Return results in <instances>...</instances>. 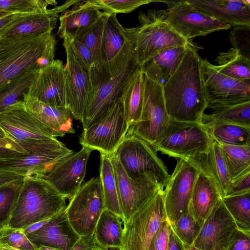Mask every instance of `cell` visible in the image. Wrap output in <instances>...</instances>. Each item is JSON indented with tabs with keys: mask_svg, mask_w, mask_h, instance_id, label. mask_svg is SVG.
I'll list each match as a JSON object with an SVG mask.
<instances>
[{
	"mask_svg": "<svg viewBox=\"0 0 250 250\" xmlns=\"http://www.w3.org/2000/svg\"><path fill=\"white\" fill-rule=\"evenodd\" d=\"M202 60L191 42L179 67L163 86L170 120L202 124L208 103L204 88Z\"/></svg>",
	"mask_w": 250,
	"mask_h": 250,
	"instance_id": "6da1fadb",
	"label": "cell"
},
{
	"mask_svg": "<svg viewBox=\"0 0 250 250\" xmlns=\"http://www.w3.org/2000/svg\"><path fill=\"white\" fill-rule=\"evenodd\" d=\"M57 42L52 33L18 39L0 38V89L21 74L39 71L52 63Z\"/></svg>",
	"mask_w": 250,
	"mask_h": 250,
	"instance_id": "7a4b0ae2",
	"label": "cell"
},
{
	"mask_svg": "<svg viewBox=\"0 0 250 250\" xmlns=\"http://www.w3.org/2000/svg\"><path fill=\"white\" fill-rule=\"evenodd\" d=\"M135 55L133 44L126 38L119 53L103 65L102 77L92 91L90 103L81 122L83 129L98 121L121 96L126 80L140 67Z\"/></svg>",
	"mask_w": 250,
	"mask_h": 250,
	"instance_id": "3957f363",
	"label": "cell"
},
{
	"mask_svg": "<svg viewBox=\"0 0 250 250\" xmlns=\"http://www.w3.org/2000/svg\"><path fill=\"white\" fill-rule=\"evenodd\" d=\"M66 198L45 178L25 177L6 227L24 229L64 209Z\"/></svg>",
	"mask_w": 250,
	"mask_h": 250,
	"instance_id": "277c9868",
	"label": "cell"
},
{
	"mask_svg": "<svg viewBox=\"0 0 250 250\" xmlns=\"http://www.w3.org/2000/svg\"><path fill=\"white\" fill-rule=\"evenodd\" d=\"M163 2L167 5V9H150L143 14L149 20L167 23L188 40L231 27L198 10L188 0Z\"/></svg>",
	"mask_w": 250,
	"mask_h": 250,
	"instance_id": "5b68a950",
	"label": "cell"
},
{
	"mask_svg": "<svg viewBox=\"0 0 250 250\" xmlns=\"http://www.w3.org/2000/svg\"><path fill=\"white\" fill-rule=\"evenodd\" d=\"M139 26L124 27L125 37L134 45L135 58L140 67L161 52L172 47L184 46L190 41L176 33L167 23L149 20L140 12Z\"/></svg>",
	"mask_w": 250,
	"mask_h": 250,
	"instance_id": "8992f818",
	"label": "cell"
},
{
	"mask_svg": "<svg viewBox=\"0 0 250 250\" xmlns=\"http://www.w3.org/2000/svg\"><path fill=\"white\" fill-rule=\"evenodd\" d=\"M128 128L121 96L95 123L83 129L80 144L101 154L112 155L125 137Z\"/></svg>",
	"mask_w": 250,
	"mask_h": 250,
	"instance_id": "52a82bcc",
	"label": "cell"
},
{
	"mask_svg": "<svg viewBox=\"0 0 250 250\" xmlns=\"http://www.w3.org/2000/svg\"><path fill=\"white\" fill-rule=\"evenodd\" d=\"M212 142L203 123L170 120L154 149L170 157L185 159L206 151Z\"/></svg>",
	"mask_w": 250,
	"mask_h": 250,
	"instance_id": "ba28073f",
	"label": "cell"
},
{
	"mask_svg": "<svg viewBox=\"0 0 250 250\" xmlns=\"http://www.w3.org/2000/svg\"><path fill=\"white\" fill-rule=\"evenodd\" d=\"M163 189L159 190L126 223H124L120 250H148L160 225L167 219Z\"/></svg>",
	"mask_w": 250,
	"mask_h": 250,
	"instance_id": "9c48e42d",
	"label": "cell"
},
{
	"mask_svg": "<svg viewBox=\"0 0 250 250\" xmlns=\"http://www.w3.org/2000/svg\"><path fill=\"white\" fill-rule=\"evenodd\" d=\"M169 121L163 87L144 74V99L141 118L137 123L128 128L126 134L139 137L154 148Z\"/></svg>",
	"mask_w": 250,
	"mask_h": 250,
	"instance_id": "30bf717a",
	"label": "cell"
},
{
	"mask_svg": "<svg viewBox=\"0 0 250 250\" xmlns=\"http://www.w3.org/2000/svg\"><path fill=\"white\" fill-rule=\"evenodd\" d=\"M113 155L129 177L152 173L165 186L169 177L167 167L154 148L139 137L126 134Z\"/></svg>",
	"mask_w": 250,
	"mask_h": 250,
	"instance_id": "8fae6325",
	"label": "cell"
},
{
	"mask_svg": "<svg viewBox=\"0 0 250 250\" xmlns=\"http://www.w3.org/2000/svg\"><path fill=\"white\" fill-rule=\"evenodd\" d=\"M105 208L100 176L81 186L69 201L65 212L70 224L80 236L93 235L97 221Z\"/></svg>",
	"mask_w": 250,
	"mask_h": 250,
	"instance_id": "7c38bea8",
	"label": "cell"
},
{
	"mask_svg": "<svg viewBox=\"0 0 250 250\" xmlns=\"http://www.w3.org/2000/svg\"><path fill=\"white\" fill-rule=\"evenodd\" d=\"M110 157L117 185L123 222L125 223L164 187L152 173H143L134 178L129 177L117 159L113 154Z\"/></svg>",
	"mask_w": 250,
	"mask_h": 250,
	"instance_id": "4fadbf2b",
	"label": "cell"
},
{
	"mask_svg": "<svg viewBox=\"0 0 250 250\" xmlns=\"http://www.w3.org/2000/svg\"><path fill=\"white\" fill-rule=\"evenodd\" d=\"M177 159V164L163 189L167 220L172 224L188 209L198 168L184 159Z\"/></svg>",
	"mask_w": 250,
	"mask_h": 250,
	"instance_id": "5bb4252c",
	"label": "cell"
},
{
	"mask_svg": "<svg viewBox=\"0 0 250 250\" xmlns=\"http://www.w3.org/2000/svg\"><path fill=\"white\" fill-rule=\"evenodd\" d=\"M202 75L208 105L250 101V84L220 73L207 59L202 60Z\"/></svg>",
	"mask_w": 250,
	"mask_h": 250,
	"instance_id": "9a60e30c",
	"label": "cell"
},
{
	"mask_svg": "<svg viewBox=\"0 0 250 250\" xmlns=\"http://www.w3.org/2000/svg\"><path fill=\"white\" fill-rule=\"evenodd\" d=\"M63 40L66 56L64 68L67 106L73 118L82 122L92 96L90 78L75 56L68 39L64 37Z\"/></svg>",
	"mask_w": 250,
	"mask_h": 250,
	"instance_id": "2e32d148",
	"label": "cell"
},
{
	"mask_svg": "<svg viewBox=\"0 0 250 250\" xmlns=\"http://www.w3.org/2000/svg\"><path fill=\"white\" fill-rule=\"evenodd\" d=\"M238 230L220 199L202 225L192 246L202 250H227Z\"/></svg>",
	"mask_w": 250,
	"mask_h": 250,
	"instance_id": "e0dca14e",
	"label": "cell"
},
{
	"mask_svg": "<svg viewBox=\"0 0 250 250\" xmlns=\"http://www.w3.org/2000/svg\"><path fill=\"white\" fill-rule=\"evenodd\" d=\"M0 126L18 143L56 138L51 131L18 102L0 112Z\"/></svg>",
	"mask_w": 250,
	"mask_h": 250,
	"instance_id": "ac0fdd59",
	"label": "cell"
},
{
	"mask_svg": "<svg viewBox=\"0 0 250 250\" xmlns=\"http://www.w3.org/2000/svg\"><path fill=\"white\" fill-rule=\"evenodd\" d=\"M62 143L59 145L23 153L0 163V170L12 171L25 177L45 178L60 161L73 154Z\"/></svg>",
	"mask_w": 250,
	"mask_h": 250,
	"instance_id": "d6986e66",
	"label": "cell"
},
{
	"mask_svg": "<svg viewBox=\"0 0 250 250\" xmlns=\"http://www.w3.org/2000/svg\"><path fill=\"white\" fill-rule=\"evenodd\" d=\"M92 151L83 146L79 151L59 162L44 178L70 201L82 186L87 163Z\"/></svg>",
	"mask_w": 250,
	"mask_h": 250,
	"instance_id": "ffe728a7",
	"label": "cell"
},
{
	"mask_svg": "<svg viewBox=\"0 0 250 250\" xmlns=\"http://www.w3.org/2000/svg\"><path fill=\"white\" fill-rule=\"evenodd\" d=\"M27 95L53 106L68 108L62 61L55 60L39 70Z\"/></svg>",
	"mask_w": 250,
	"mask_h": 250,
	"instance_id": "44dd1931",
	"label": "cell"
},
{
	"mask_svg": "<svg viewBox=\"0 0 250 250\" xmlns=\"http://www.w3.org/2000/svg\"><path fill=\"white\" fill-rule=\"evenodd\" d=\"M77 1L67 0L61 5L48 9L44 12L22 14L0 30V38L18 39L51 33L56 27L59 14L67 10Z\"/></svg>",
	"mask_w": 250,
	"mask_h": 250,
	"instance_id": "7402d4cb",
	"label": "cell"
},
{
	"mask_svg": "<svg viewBox=\"0 0 250 250\" xmlns=\"http://www.w3.org/2000/svg\"><path fill=\"white\" fill-rule=\"evenodd\" d=\"M37 248L44 246L70 250L80 239L67 217L65 208L50 217L37 230L26 235Z\"/></svg>",
	"mask_w": 250,
	"mask_h": 250,
	"instance_id": "603a6c76",
	"label": "cell"
},
{
	"mask_svg": "<svg viewBox=\"0 0 250 250\" xmlns=\"http://www.w3.org/2000/svg\"><path fill=\"white\" fill-rule=\"evenodd\" d=\"M195 8L229 26H250L249 0H188Z\"/></svg>",
	"mask_w": 250,
	"mask_h": 250,
	"instance_id": "cb8c5ba5",
	"label": "cell"
},
{
	"mask_svg": "<svg viewBox=\"0 0 250 250\" xmlns=\"http://www.w3.org/2000/svg\"><path fill=\"white\" fill-rule=\"evenodd\" d=\"M102 13L92 0H77L70 9L59 17L57 35L62 39L65 37L76 38L89 29Z\"/></svg>",
	"mask_w": 250,
	"mask_h": 250,
	"instance_id": "d4e9b609",
	"label": "cell"
},
{
	"mask_svg": "<svg viewBox=\"0 0 250 250\" xmlns=\"http://www.w3.org/2000/svg\"><path fill=\"white\" fill-rule=\"evenodd\" d=\"M23 102L27 110L47 126L55 138L75 132L72 124L73 116L68 108L53 106L27 94Z\"/></svg>",
	"mask_w": 250,
	"mask_h": 250,
	"instance_id": "484cf974",
	"label": "cell"
},
{
	"mask_svg": "<svg viewBox=\"0 0 250 250\" xmlns=\"http://www.w3.org/2000/svg\"><path fill=\"white\" fill-rule=\"evenodd\" d=\"M185 159L193 164L213 180L221 198L225 196L231 179L221 150L216 142L212 141L206 151Z\"/></svg>",
	"mask_w": 250,
	"mask_h": 250,
	"instance_id": "4316f807",
	"label": "cell"
},
{
	"mask_svg": "<svg viewBox=\"0 0 250 250\" xmlns=\"http://www.w3.org/2000/svg\"><path fill=\"white\" fill-rule=\"evenodd\" d=\"M221 198L220 192L213 180L204 172L199 170L188 209L201 226Z\"/></svg>",
	"mask_w": 250,
	"mask_h": 250,
	"instance_id": "83f0119b",
	"label": "cell"
},
{
	"mask_svg": "<svg viewBox=\"0 0 250 250\" xmlns=\"http://www.w3.org/2000/svg\"><path fill=\"white\" fill-rule=\"evenodd\" d=\"M190 42L167 49L150 59L141 67L144 74L163 87L179 67Z\"/></svg>",
	"mask_w": 250,
	"mask_h": 250,
	"instance_id": "f1b7e54d",
	"label": "cell"
},
{
	"mask_svg": "<svg viewBox=\"0 0 250 250\" xmlns=\"http://www.w3.org/2000/svg\"><path fill=\"white\" fill-rule=\"evenodd\" d=\"M121 97L129 128L140 121L143 109L144 73L141 67H138L126 80Z\"/></svg>",
	"mask_w": 250,
	"mask_h": 250,
	"instance_id": "f546056e",
	"label": "cell"
},
{
	"mask_svg": "<svg viewBox=\"0 0 250 250\" xmlns=\"http://www.w3.org/2000/svg\"><path fill=\"white\" fill-rule=\"evenodd\" d=\"M122 219L117 215L105 208L96 224L93 237L98 246L107 250H120L123 236Z\"/></svg>",
	"mask_w": 250,
	"mask_h": 250,
	"instance_id": "4dcf8cb0",
	"label": "cell"
},
{
	"mask_svg": "<svg viewBox=\"0 0 250 250\" xmlns=\"http://www.w3.org/2000/svg\"><path fill=\"white\" fill-rule=\"evenodd\" d=\"M212 140L218 144L232 146H250V127L211 121L202 117Z\"/></svg>",
	"mask_w": 250,
	"mask_h": 250,
	"instance_id": "1f68e13d",
	"label": "cell"
},
{
	"mask_svg": "<svg viewBox=\"0 0 250 250\" xmlns=\"http://www.w3.org/2000/svg\"><path fill=\"white\" fill-rule=\"evenodd\" d=\"M215 68L220 73L233 79L250 84V59L238 50L230 48L218 54Z\"/></svg>",
	"mask_w": 250,
	"mask_h": 250,
	"instance_id": "d6a6232c",
	"label": "cell"
},
{
	"mask_svg": "<svg viewBox=\"0 0 250 250\" xmlns=\"http://www.w3.org/2000/svg\"><path fill=\"white\" fill-rule=\"evenodd\" d=\"M211 110L203 117L211 121L250 127V101L229 104L208 105Z\"/></svg>",
	"mask_w": 250,
	"mask_h": 250,
	"instance_id": "836d02e7",
	"label": "cell"
},
{
	"mask_svg": "<svg viewBox=\"0 0 250 250\" xmlns=\"http://www.w3.org/2000/svg\"><path fill=\"white\" fill-rule=\"evenodd\" d=\"M105 208L119 216L122 220L117 182L109 155L101 154L100 174Z\"/></svg>",
	"mask_w": 250,
	"mask_h": 250,
	"instance_id": "e575fe53",
	"label": "cell"
},
{
	"mask_svg": "<svg viewBox=\"0 0 250 250\" xmlns=\"http://www.w3.org/2000/svg\"><path fill=\"white\" fill-rule=\"evenodd\" d=\"M110 14L103 12L95 23L86 32L76 37L89 49L94 62V67L89 72L97 73L102 77V37L106 21Z\"/></svg>",
	"mask_w": 250,
	"mask_h": 250,
	"instance_id": "d590c367",
	"label": "cell"
},
{
	"mask_svg": "<svg viewBox=\"0 0 250 250\" xmlns=\"http://www.w3.org/2000/svg\"><path fill=\"white\" fill-rule=\"evenodd\" d=\"M123 28L124 27L117 19L116 14H110L106 21L103 33V65L113 59L125 44L126 38Z\"/></svg>",
	"mask_w": 250,
	"mask_h": 250,
	"instance_id": "8d00e7d4",
	"label": "cell"
},
{
	"mask_svg": "<svg viewBox=\"0 0 250 250\" xmlns=\"http://www.w3.org/2000/svg\"><path fill=\"white\" fill-rule=\"evenodd\" d=\"M38 72L30 70L23 73L0 89V112L16 103L23 102Z\"/></svg>",
	"mask_w": 250,
	"mask_h": 250,
	"instance_id": "74e56055",
	"label": "cell"
},
{
	"mask_svg": "<svg viewBox=\"0 0 250 250\" xmlns=\"http://www.w3.org/2000/svg\"><path fill=\"white\" fill-rule=\"evenodd\" d=\"M238 229L250 233V191L221 198Z\"/></svg>",
	"mask_w": 250,
	"mask_h": 250,
	"instance_id": "f35d334b",
	"label": "cell"
},
{
	"mask_svg": "<svg viewBox=\"0 0 250 250\" xmlns=\"http://www.w3.org/2000/svg\"><path fill=\"white\" fill-rule=\"evenodd\" d=\"M218 144L222 152L231 181L250 167V146Z\"/></svg>",
	"mask_w": 250,
	"mask_h": 250,
	"instance_id": "ab89813d",
	"label": "cell"
},
{
	"mask_svg": "<svg viewBox=\"0 0 250 250\" xmlns=\"http://www.w3.org/2000/svg\"><path fill=\"white\" fill-rule=\"evenodd\" d=\"M25 178L0 187V225L2 228L8 224Z\"/></svg>",
	"mask_w": 250,
	"mask_h": 250,
	"instance_id": "60d3db41",
	"label": "cell"
},
{
	"mask_svg": "<svg viewBox=\"0 0 250 250\" xmlns=\"http://www.w3.org/2000/svg\"><path fill=\"white\" fill-rule=\"evenodd\" d=\"M170 225L179 239L188 246H192L201 228L189 209Z\"/></svg>",
	"mask_w": 250,
	"mask_h": 250,
	"instance_id": "b9f144b4",
	"label": "cell"
},
{
	"mask_svg": "<svg viewBox=\"0 0 250 250\" xmlns=\"http://www.w3.org/2000/svg\"><path fill=\"white\" fill-rule=\"evenodd\" d=\"M55 0H0V11L11 14H33L46 11L49 5H55Z\"/></svg>",
	"mask_w": 250,
	"mask_h": 250,
	"instance_id": "7bdbcfd3",
	"label": "cell"
},
{
	"mask_svg": "<svg viewBox=\"0 0 250 250\" xmlns=\"http://www.w3.org/2000/svg\"><path fill=\"white\" fill-rule=\"evenodd\" d=\"M0 245L20 250H39L22 229L3 227L0 230Z\"/></svg>",
	"mask_w": 250,
	"mask_h": 250,
	"instance_id": "ee69618b",
	"label": "cell"
},
{
	"mask_svg": "<svg viewBox=\"0 0 250 250\" xmlns=\"http://www.w3.org/2000/svg\"><path fill=\"white\" fill-rule=\"evenodd\" d=\"M100 10L109 14L128 13L139 7L148 4L151 0H92Z\"/></svg>",
	"mask_w": 250,
	"mask_h": 250,
	"instance_id": "f6af8a7d",
	"label": "cell"
},
{
	"mask_svg": "<svg viewBox=\"0 0 250 250\" xmlns=\"http://www.w3.org/2000/svg\"><path fill=\"white\" fill-rule=\"evenodd\" d=\"M229 39L233 48L250 59V26H234L231 30Z\"/></svg>",
	"mask_w": 250,
	"mask_h": 250,
	"instance_id": "bcb514c9",
	"label": "cell"
},
{
	"mask_svg": "<svg viewBox=\"0 0 250 250\" xmlns=\"http://www.w3.org/2000/svg\"><path fill=\"white\" fill-rule=\"evenodd\" d=\"M66 37L70 43L73 52L83 67L89 72L94 67V62L89 49L76 38Z\"/></svg>",
	"mask_w": 250,
	"mask_h": 250,
	"instance_id": "7dc6e473",
	"label": "cell"
},
{
	"mask_svg": "<svg viewBox=\"0 0 250 250\" xmlns=\"http://www.w3.org/2000/svg\"><path fill=\"white\" fill-rule=\"evenodd\" d=\"M171 225L166 219L160 225L153 237L148 250H167Z\"/></svg>",
	"mask_w": 250,
	"mask_h": 250,
	"instance_id": "c3c4849f",
	"label": "cell"
},
{
	"mask_svg": "<svg viewBox=\"0 0 250 250\" xmlns=\"http://www.w3.org/2000/svg\"><path fill=\"white\" fill-rule=\"evenodd\" d=\"M250 191V167L231 181L225 196Z\"/></svg>",
	"mask_w": 250,
	"mask_h": 250,
	"instance_id": "681fc988",
	"label": "cell"
},
{
	"mask_svg": "<svg viewBox=\"0 0 250 250\" xmlns=\"http://www.w3.org/2000/svg\"><path fill=\"white\" fill-rule=\"evenodd\" d=\"M23 153H28L14 139L8 137L0 140V163Z\"/></svg>",
	"mask_w": 250,
	"mask_h": 250,
	"instance_id": "f907efd6",
	"label": "cell"
},
{
	"mask_svg": "<svg viewBox=\"0 0 250 250\" xmlns=\"http://www.w3.org/2000/svg\"><path fill=\"white\" fill-rule=\"evenodd\" d=\"M227 250H250V233L238 229Z\"/></svg>",
	"mask_w": 250,
	"mask_h": 250,
	"instance_id": "816d5d0a",
	"label": "cell"
},
{
	"mask_svg": "<svg viewBox=\"0 0 250 250\" xmlns=\"http://www.w3.org/2000/svg\"><path fill=\"white\" fill-rule=\"evenodd\" d=\"M98 247L93 235H89L81 236L70 250H94Z\"/></svg>",
	"mask_w": 250,
	"mask_h": 250,
	"instance_id": "f5cc1de1",
	"label": "cell"
},
{
	"mask_svg": "<svg viewBox=\"0 0 250 250\" xmlns=\"http://www.w3.org/2000/svg\"><path fill=\"white\" fill-rule=\"evenodd\" d=\"M25 178V176L12 171L0 170V187Z\"/></svg>",
	"mask_w": 250,
	"mask_h": 250,
	"instance_id": "db71d44e",
	"label": "cell"
},
{
	"mask_svg": "<svg viewBox=\"0 0 250 250\" xmlns=\"http://www.w3.org/2000/svg\"><path fill=\"white\" fill-rule=\"evenodd\" d=\"M184 244L173 231L171 227L167 250H183Z\"/></svg>",
	"mask_w": 250,
	"mask_h": 250,
	"instance_id": "11a10c76",
	"label": "cell"
},
{
	"mask_svg": "<svg viewBox=\"0 0 250 250\" xmlns=\"http://www.w3.org/2000/svg\"><path fill=\"white\" fill-rule=\"evenodd\" d=\"M21 14L20 13L12 14L0 18V30L10 24Z\"/></svg>",
	"mask_w": 250,
	"mask_h": 250,
	"instance_id": "9f6ffc18",
	"label": "cell"
},
{
	"mask_svg": "<svg viewBox=\"0 0 250 250\" xmlns=\"http://www.w3.org/2000/svg\"><path fill=\"white\" fill-rule=\"evenodd\" d=\"M49 218L33 224L27 228L24 229H22L23 232L26 235H27L28 234L37 230L41 228L42 226L47 223Z\"/></svg>",
	"mask_w": 250,
	"mask_h": 250,
	"instance_id": "6f0895ef",
	"label": "cell"
},
{
	"mask_svg": "<svg viewBox=\"0 0 250 250\" xmlns=\"http://www.w3.org/2000/svg\"><path fill=\"white\" fill-rule=\"evenodd\" d=\"M183 250H202L193 246L184 245Z\"/></svg>",
	"mask_w": 250,
	"mask_h": 250,
	"instance_id": "680465c9",
	"label": "cell"
},
{
	"mask_svg": "<svg viewBox=\"0 0 250 250\" xmlns=\"http://www.w3.org/2000/svg\"><path fill=\"white\" fill-rule=\"evenodd\" d=\"M3 129L0 126V140L8 137Z\"/></svg>",
	"mask_w": 250,
	"mask_h": 250,
	"instance_id": "91938a15",
	"label": "cell"
},
{
	"mask_svg": "<svg viewBox=\"0 0 250 250\" xmlns=\"http://www.w3.org/2000/svg\"><path fill=\"white\" fill-rule=\"evenodd\" d=\"M0 250H20L7 246L0 245Z\"/></svg>",
	"mask_w": 250,
	"mask_h": 250,
	"instance_id": "94428289",
	"label": "cell"
},
{
	"mask_svg": "<svg viewBox=\"0 0 250 250\" xmlns=\"http://www.w3.org/2000/svg\"><path fill=\"white\" fill-rule=\"evenodd\" d=\"M39 250H60L55 248L42 246L39 248Z\"/></svg>",
	"mask_w": 250,
	"mask_h": 250,
	"instance_id": "6125c7cd",
	"label": "cell"
},
{
	"mask_svg": "<svg viewBox=\"0 0 250 250\" xmlns=\"http://www.w3.org/2000/svg\"><path fill=\"white\" fill-rule=\"evenodd\" d=\"M10 14H12L0 11V18H2L3 17H4V16L10 15Z\"/></svg>",
	"mask_w": 250,
	"mask_h": 250,
	"instance_id": "be15d7a7",
	"label": "cell"
},
{
	"mask_svg": "<svg viewBox=\"0 0 250 250\" xmlns=\"http://www.w3.org/2000/svg\"><path fill=\"white\" fill-rule=\"evenodd\" d=\"M94 250H105V249L101 248L100 247H98L97 248H96L95 249H94Z\"/></svg>",
	"mask_w": 250,
	"mask_h": 250,
	"instance_id": "e7e4bbea",
	"label": "cell"
},
{
	"mask_svg": "<svg viewBox=\"0 0 250 250\" xmlns=\"http://www.w3.org/2000/svg\"><path fill=\"white\" fill-rule=\"evenodd\" d=\"M2 228V227L0 225V229H1Z\"/></svg>",
	"mask_w": 250,
	"mask_h": 250,
	"instance_id": "03108f58",
	"label": "cell"
}]
</instances>
